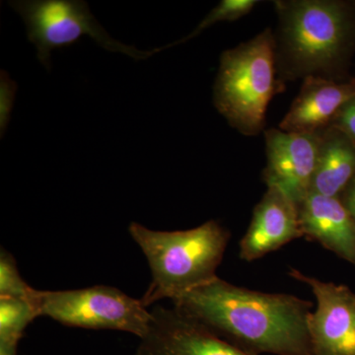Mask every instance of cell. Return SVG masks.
<instances>
[{"instance_id":"30bf717a","label":"cell","mask_w":355,"mask_h":355,"mask_svg":"<svg viewBox=\"0 0 355 355\" xmlns=\"http://www.w3.org/2000/svg\"><path fill=\"white\" fill-rule=\"evenodd\" d=\"M302 236L298 205L279 189L268 187L240 241V258L258 260Z\"/></svg>"},{"instance_id":"ffe728a7","label":"cell","mask_w":355,"mask_h":355,"mask_svg":"<svg viewBox=\"0 0 355 355\" xmlns=\"http://www.w3.org/2000/svg\"><path fill=\"white\" fill-rule=\"evenodd\" d=\"M0 355H17V347L0 345Z\"/></svg>"},{"instance_id":"9a60e30c","label":"cell","mask_w":355,"mask_h":355,"mask_svg":"<svg viewBox=\"0 0 355 355\" xmlns=\"http://www.w3.org/2000/svg\"><path fill=\"white\" fill-rule=\"evenodd\" d=\"M259 3L257 0H222L218 6L214 7L207 16L196 27L191 34L184 37L183 39L179 40L176 43L167 44L165 46L159 48V51H162L166 49L172 48L176 44H181L190 41L191 39L198 36L200 33L205 31L207 28L211 27L216 23L227 22V21H236L240 18L244 17L245 15L251 12L254 6Z\"/></svg>"},{"instance_id":"6da1fadb","label":"cell","mask_w":355,"mask_h":355,"mask_svg":"<svg viewBox=\"0 0 355 355\" xmlns=\"http://www.w3.org/2000/svg\"><path fill=\"white\" fill-rule=\"evenodd\" d=\"M173 306L248 354L314 355L310 301L233 286L218 277L173 299Z\"/></svg>"},{"instance_id":"277c9868","label":"cell","mask_w":355,"mask_h":355,"mask_svg":"<svg viewBox=\"0 0 355 355\" xmlns=\"http://www.w3.org/2000/svg\"><path fill=\"white\" fill-rule=\"evenodd\" d=\"M277 76L275 36L266 29L222 53L214 88V106L242 135H259L265 128L268 104L282 91Z\"/></svg>"},{"instance_id":"4fadbf2b","label":"cell","mask_w":355,"mask_h":355,"mask_svg":"<svg viewBox=\"0 0 355 355\" xmlns=\"http://www.w3.org/2000/svg\"><path fill=\"white\" fill-rule=\"evenodd\" d=\"M319 153L311 191L338 198L355 178V144L338 128L320 133Z\"/></svg>"},{"instance_id":"e0dca14e","label":"cell","mask_w":355,"mask_h":355,"mask_svg":"<svg viewBox=\"0 0 355 355\" xmlns=\"http://www.w3.org/2000/svg\"><path fill=\"white\" fill-rule=\"evenodd\" d=\"M17 84L12 80L9 74L1 70L0 76V130L3 137L12 113L14 100H15Z\"/></svg>"},{"instance_id":"9c48e42d","label":"cell","mask_w":355,"mask_h":355,"mask_svg":"<svg viewBox=\"0 0 355 355\" xmlns=\"http://www.w3.org/2000/svg\"><path fill=\"white\" fill-rule=\"evenodd\" d=\"M266 167L263 180L299 205L311 191L319 153V135L265 132Z\"/></svg>"},{"instance_id":"5bb4252c","label":"cell","mask_w":355,"mask_h":355,"mask_svg":"<svg viewBox=\"0 0 355 355\" xmlns=\"http://www.w3.org/2000/svg\"><path fill=\"white\" fill-rule=\"evenodd\" d=\"M37 317L34 301L0 298V345L17 347L25 329Z\"/></svg>"},{"instance_id":"d6986e66","label":"cell","mask_w":355,"mask_h":355,"mask_svg":"<svg viewBox=\"0 0 355 355\" xmlns=\"http://www.w3.org/2000/svg\"><path fill=\"white\" fill-rule=\"evenodd\" d=\"M347 189V195H345V200H343V202L355 220V178L352 180V183L349 184ZM347 189H345V190H347Z\"/></svg>"},{"instance_id":"7c38bea8","label":"cell","mask_w":355,"mask_h":355,"mask_svg":"<svg viewBox=\"0 0 355 355\" xmlns=\"http://www.w3.org/2000/svg\"><path fill=\"white\" fill-rule=\"evenodd\" d=\"M298 209L303 236L355 266V220L340 198L310 191Z\"/></svg>"},{"instance_id":"52a82bcc","label":"cell","mask_w":355,"mask_h":355,"mask_svg":"<svg viewBox=\"0 0 355 355\" xmlns=\"http://www.w3.org/2000/svg\"><path fill=\"white\" fill-rule=\"evenodd\" d=\"M289 275L307 284L317 299V309L308 320L313 354L355 355L354 292L296 268H291Z\"/></svg>"},{"instance_id":"ba28073f","label":"cell","mask_w":355,"mask_h":355,"mask_svg":"<svg viewBox=\"0 0 355 355\" xmlns=\"http://www.w3.org/2000/svg\"><path fill=\"white\" fill-rule=\"evenodd\" d=\"M135 355H252L173 306H156Z\"/></svg>"},{"instance_id":"8992f818","label":"cell","mask_w":355,"mask_h":355,"mask_svg":"<svg viewBox=\"0 0 355 355\" xmlns=\"http://www.w3.org/2000/svg\"><path fill=\"white\" fill-rule=\"evenodd\" d=\"M33 301L39 317L51 318L65 326L127 331L142 338L153 322V313L146 310L141 299L130 297L111 286L58 291L36 289Z\"/></svg>"},{"instance_id":"8fae6325","label":"cell","mask_w":355,"mask_h":355,"mask_svg":"<svg viewBox=\"0 0 355 355\" xmlns=\"http://www.w3.org/2000/svg\"><path fill=\"white\" fill-rule=\"evenodd\" d=\"M354 98L355 81L336 83L324 77H306L279 128L287 132L320 135L331 127L343 107Z\"/></svg>"},{"instance_id":"5b68a950","label":"cell","mask_w":355,"mask_h":355,"mask_svg":"<svg viewBox=\"0 0 355 355\" xmlns=\"http://www.w3.org/2000/svg\"><path fill=\"white\" fill-rule=\"evenodd\" d=\"M27 28L28 40L37 50L41 64L50 69L51 51L76 44L83 37L94 40L105 50L133 60H146L154 51H140L116 41L100 25L83 0H18L10 1Z\"/></svg>"},{"instance_id":"3957f363","label":"cell","mask_w":355,"mask_h":355,"mask_svg":"<svg viewBox=\"0 0 355 355\" xmlns=\"http://www.w3.org/2000/svg\"><path fill=\"white\" fill-rule=\"evenodd\" d=\"M128 231L144 252L153 282L141 299L149 306L173 299L217 277L230 233L216 220L184 231H156L132 222Z\"/></svg>"},{"instance_id":"7a4b0ae2","label":"cell","mask_w":355,"mask_h":355,"mask_svg":"<svg viewBox=\"0 0 355 355\" xmlns=\"http://www.w3.org/2000/svg\"><path fill=\"white\" fill-rule=\"evenodd\" d=\"M277 65L286 79L331 78L352 39L347 4L336 0H277Z\"/></svg>"},{"instance_id":"2e32d148","label":"cell","mask_w":355,"mask_h":355,"mask_svg":"<svg viewBox=\"0 0 355 355\" xmlns=\"http://www.w3.org/2000/svg\"><path fill=\"white\" fill-rule=\"evenodd\" d=\"M36 289L21 277L12 254L1 250L0 254V298L33 301Z\"/></svg>"},{"instance_id":"ac0fdd59","label":"cell","mask_w":355,"mask_h":355,"mask_svg":"<svg viewBox=\"0 0 355 355\" xmlns=\"http://www.w3.org/2000/svg\"><path fill=\"white\" fill-rule=\"evenodd\" d=\"M331 127L338 128L355 144V98L343 107Z\"/></svg>"}]
</instances>
